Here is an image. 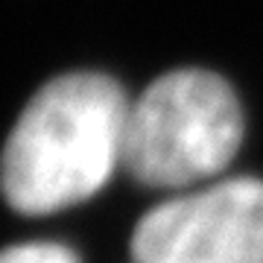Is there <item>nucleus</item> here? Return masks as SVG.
<instances>
[{
  "instance_id": "nucleus-3",
  "label": "nucleus",
  "mask_w": 263,
  "mask_h": 263,
  "mask_svg": "<svg viewBox=\"0 0 263 263\" xmlns=\"http://www.w3.org/2000/svg\"><path fill=\"white\" fill-rule=\"evenodd\" d=\"M132 263H263V181L240 176L161 202L132 234Z\"/></svg>"
},
{
  "instance_id": "nucleus-1",
  "label": "nucleus",
  "mask_w": 263,
  "mask_h": 263,
  "mask_svg": "<svg viewBox=\"0 0 263 263\" xmlns=\"http://www.w3.org/2000/svg\"><path fill=\"white\" fill-rule=\"evenodd\" d=\"M126 91L103 73H65L38 91L0 155V190L18 214L44 216L105 187L123 164Z\"/></svg>"
},
{
  "instance_id": "nucleus-4",
  "label": "nucleus",
  "mask_w": 263,
  "mask_h": 263,
  "mask_svg": "<svg viewBox=\"0 0 263 263\" xmlns=\"http://www.w3.org/2000/svg\"><path fill=\"white\" fill-rule=\"evenodd\" d=\"M0 263H79V257L62 243H21L3 249Z\"/></svg>"
},
{
  "instance_id": "nucleus-2",
  "label": "nucleus",
  "mask_w": 263,
  "mask_h": 263,
  "mask_svg": "<svg viewBox=\"0 0 263 263\" xmlns=\"http://www.w3.org/2000/svg\"><path fill=\"white\" fill-rule=\"evenodd\" d=\"M243 132L240 100L222 76L173 70L129 103L120 167L143 187L187 190L231 164Z\"/></svg>"
}]
</instances>
